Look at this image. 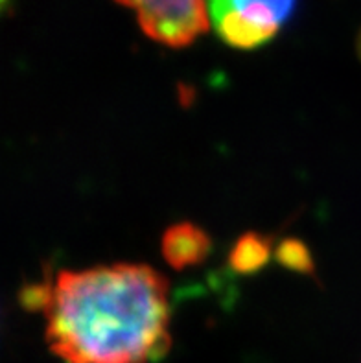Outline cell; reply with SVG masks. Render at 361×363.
Listing matches in <instances>:
<instances>
[{"mask_svg":"<svg viewBox=\"0 0 361 363\" xmlns=\"http://www.w3.org/2000/svg\"><path fill=\"white\" fill-rule=\"evenodd\" d=\"M135 9L142 32L170 48L192 45L209 30L205 0H116Z\"/></svg>","mask_w":361,"mask_h":363,"instance_id":"3957f363","label":"cell"},{"mask_svg":"<svg viewBox=\"0 0 361 363\" xmlns=\"http://www.w3.org/2000/svg\"><path fill=\"white\" fill-rule=\"evenodd\" d=\"M274 258L284 267H288L289 272L302 273V275H311L316 272L310 249L299 238L280 240L277 247H274Z\"/></svg>","mask_w":361,"mask_h":363,"instance_id":"8992f818","label":"cell"},{"mask_svg":"<svg viewBox=\"0 0 361 363\" xmlns=\"http://www.w3.org/2000/svg\"><path fill=\"white\" fill-rule=\"evenodd\" d=\"M356 50H357V55H360V60H361V30H360V33H357V41H356Z\"/></svg>","mask_w":361,"mask_h":363,"instance_id":"52a82bcc","label":"cell"},{"mask_svg":"<svg viewBox=\"0 0 361 363\" xmlns=\"http://www.w3.org/2000/svg\"><path fill=\"white\" fill-rule=\"evenodd\" d=\"M293 8L295 0H209L216 32L238 50H255L270 43Z\"/></svg>","mask_w":361,"mask_h":363,"instance_id":"7a4b0ae2","label":"cell"},{"mask_svg":"<svg viewBox=\"0 0 361 363\" xmlns=\"http://www.w3.org/2000/svg\"><path fill=\"white\" fill-rule=\"evenodd\" d=\"M2 2H4V6H8V0H2Z\"/></svg>","mask_w":361,"mask_h":363,"instance_id":"ba28073f","label":"cell"},{"mask_svg":"<svg viewBox=\"0 0 361 363\" xmlns=\"http://www.w3.org/2000/svg\"><path fill=\"white\" fill-rule=\"evenodd\" d=\"M170 284L146 264L61 269L26 288L23 304L45 313V337L65 363H153L170 337Z\"/></svg>","mask_w":361,"mask_h":363,"instance_id":"6da1fadb","label":"cell"},{"mask_svg":"<svg viewBox=\"0 0 361 363\" xmlns=\"http://www.w3.org/2000/svg\"><path fill=\"white\" fill-rule=\"evenodd\" d=\"M160 251L168 266L183 272L205 262L212 251V240L203 227L181 221L165 230Z\"/></svg>","mask_w":361,"mask_h":363,"instance_id":"277c9868","label":"cell"},{"mask_svg":"<svg viewBox=\"0 0 361 363\" xmlns=\"http://www.w3.org/2000/svg\"><path fill=\"white\" fill-rule=\"evenodd\" d=\"M273 245H271L270 236L249 230L245 235L236 240L229 253V266L234 273L240 275H252V273L262 272L265 264L270 262Z\"/></svg>","mask_w":361,"mask_h":363,"instance_id":"5b68a950","label":"cell"}]
</instances>
